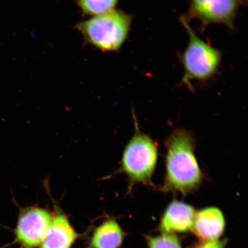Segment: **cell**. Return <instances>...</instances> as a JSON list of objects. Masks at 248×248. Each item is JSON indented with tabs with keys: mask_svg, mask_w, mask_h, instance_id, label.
I'll use <instances>...</instances> for the list:
<instances>
[{
	"mask_svg": "<svg viewBox=\"0 0 248 248\" xmlns=\"http://www.w3.org/2000/svg\"><path fill=\"white\" fill-rule=\"evenodd\" d=\"M148 248H182L181 241L175 234H162L145 237Z\"/></svg>",
	"mask_w": 248,
	"mask_h": 248,
	"instance_id": "obj_12",
	"label": "cell"
},
{
	"mask_svg": "<svg viewBox=\"0 0 248 248\" xmlns=\"http://www.w3.org/2000/svg\"><path fill=\"white\" fill-rule=\"evenodd\" d=\"M196 211L190 204L177 200L170 202L163 213L159 224L162 234H174L191 231Z\"/></svg>",
	"mask_w": 248,
	"mask_h": 248,
	"instance_id": "obj_7",
	"label": "cell"
},
{
	"mask_svg": "<svg viewBox=\"0 0 248 248\" xmlns=\"http://www.w3.org/2000/svg\"><path fill=\"white\" fill-rule=\"evenodd\" d=\"M119 1V0H77V4L83 16L92 17L114 10Z\"/></svg>",
	"mask_w": 248,
	"mask_h": 248,
	"instance_id": "obj_11",
	"label": "cell"
},
{
	"mask_svg": "<svg viewBox=\"0 0 248 248\" xmlns=\"http://www.w3.org/2000/svg\"><path fill=\"white\" fill-rule=\"evenodd\" d=\"M53 219L39 248H71L80 235L67 217L55 204Z\"/></svg>",
	"mask_w": 248,
	"mask_h": 248,
	"instance_id": "obj_8",
	"label": "cell"
},
{
	"mask_svg": "<svg viewBox=\"0 0 248 248\" xmlns=\"http://www.w3.org/2000/svg\"><path fill=\"white\" fill-rule=\"evenodd\" d=\"M125 233L115 219L108 218L93 232L89 248H120Z\"/></svg>",
	"mask_w": 248,
	"mask_h": 248,
	"instance_id": "obj_10",
	"label": "cell"
},
{
	"mask_svg": "<svg viewBox=\"0 0 248 248\" xmlns=\"http://www.w3.org/2000/svg\"><path fill=\"white\" fill-rule=\"evenodd\" d=\"M166 173L162 190L166 193L187 195L196 190L203 179L196 157L193 135L178 129L166 142Z\"/></svg>",
	"mask_w": 248,
	"mask_h": 248,
	"instance_id": "obj_1",
	"label": "cell"
},
{
	"mask_svg": "<svg viewBox=\"0 0 248 248\" xmlns=\"http://www.w3.org/2000/svg\"><path fill=\"white\" fill-rule=\"evenodd\" d=\"M134 135L124 149L120 169L128 180V192L136 184L154 186L153 176L156 168L157 146L150 136L140 131L135 119Z\"/></svg>",
	"mask_w": 248,
	"mask_h": 248,
	"instance_id": "obj_3",
	"label": "cell"
},
{
	"mask_svg": "<svg viewBox=\"0 0 248 248\" xmlns=\"http://www.w3.org/2000/svg\"><path fill=\"white\" fill-rule=\"evenodd\" d=\"M53 215L42 207L29 206L20 208L16 226L14 231V240L11 245H19L21 248L39 247L44 240Z\"/></svg>",
	"mask_w": 248,
	"mask_h": 248,
	"instance_id": "obj_6",
	"label": "cell"
},
{
	"mask_svg": "<svg viewBox=\"0 0 248 248\" xmlns=\"http://www.w3.org/2000/svg\"><path fill=\"white\" fill-rule=\"evenodd\" d=\"M227 240H215L209 241H201L193 248H225Z\"/></svg>",
	"mask_w": 248,
	"mask_h": 248,
	"instance_id": "obj_13",
	"label": "cell"
},
{
	"mask_svg": "<svg viewBox=\"0 0 248 248\" xmlns=\"http://www.w3.org/2000/svg\"><path fill=\"white\" fill-rule=\"evenodd\" d=\"M181 22L188 35L187 47L180 55L184 69L182 82L190 86L192 81H209L218 73L222 52L199 38L189 23L182 17Z\"/></svg>",
	"mask_w": 248,
	"mask_h": 248,
	"instance_id": "obj_4",
	"label": "cell"
},
{
	"mask_svg": "<svg viewBox=\"0 0 248 248\" xmlns=\"http://www.w3.org/2000/svg\"><path fill=\"white\" fill-rule=\"evenodd\" d=\"M247 0H190L187 14L182 18L190 22L197 20L204 29L210 24H221L234 30L238 9Z\"/></svg>",
	"mask_w": 248,
	"mask_h": 248,
	"instance_id": "obj_5",
	"label": "cell"
},
{
	"mask_svg": "<svg viewBox=\"0 0 248 248\" xmlns=\"http://www.w3.org/2000/svg\"><path fill=\"white\" fill-rule=\"evenodd\" d=\"M225 228V219L221 210L208 207L196 212L191 231L202 241H215L219 240Z\"/></svg>",
	"mask_w": 248,
	"mask_h": 248,
	"instance_id": "obj_9",
	"label": "cell"
},
{
	"mask_svg": "<svg viewBox=\"0 0 248 248\" xmlns=\"http://www.w3.org/2000/svg\"><path fill=\"white\" fill-rule=\"evenodd\" d=\"M132 19V15L115 9L80 21L75 29L86 44L102 52H116L128 38Z\"/></svg>",
	"mask_w": 248,
	"mask_h": 248,
	"instance_id": "obj_2",
	"label": "cell"
}]
</instances>
